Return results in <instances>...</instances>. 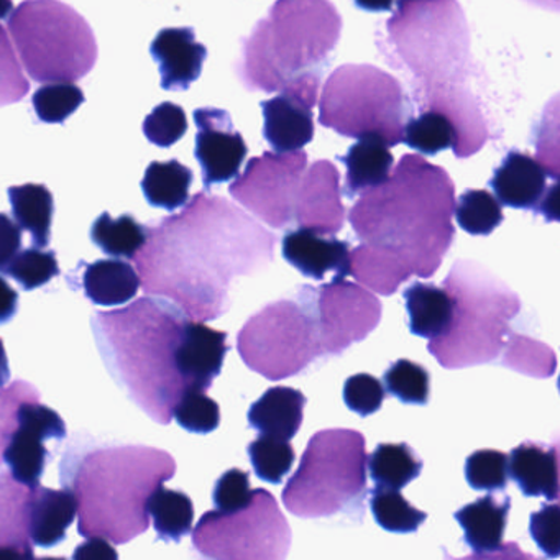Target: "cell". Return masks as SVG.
<instances>
[{
  "instance_id": "6da1fadb",
  "label": "cell",
  "mask_w": 560,
  "mask_h": 560,
  "mask_svg": "<svg viewBox=\"0 0 560 560\" xmlns=\"http://www.w3.org/2000/svg\"><path fill=\"white\" fill-rule=\"evenodd\" d=\"M275 244V234L237 206L201 191L178 214L150 225L133 260L145 294L205 323L228 313L232 278L260 273L273 261Z\"/></svg>"
},
{
  "instance_id": "7a4b0ae2",
  "label": "cell",
  "mask_w": 560,
  "mask_h": 560,
  "mask_svg": "<svg viewBox=\"0 0 560 560\" xmlns=\"http://www.w3.org/2000/svg\"><path fill=\"white\" fill-rule=\"evenodd\" d=\"M385 55L395 70L411 71L419 110H439L454 124V153L467 159L483 149L488 127L477 101L464 90L470 61V32L457 0H398L395 18L386 22Z\"/></svg>"
},
{
  "instance_id": "3957f363",
  "label": "cell",
  "mask_w": 560,
  "mask_h": 560,
  "mask_svg": "<svg viewBox=\"0 0 560 560\" xmlns=\"http://www.w3.org/2000/svg\"><path fill=\"white\" fill-rule=\"evenodd\" d=\"M454 209L448 173L405 155L383 185L362 192L349 221L362 244L392 252L416 277L432 278L454 242Z\"/></svg>"
},
{
  "instance_id": "277c9868",
  "label": "cell",
  "mask_w": 560,
  "mask_h": 560,
  "mask_svg": "<svg viewBox=\"0 0 560 560\" xmlns=\"http://www.w3.org/2000/svg\"><path fill=\"white\" fill-rule=\"evenodd\" d=\"M176 475L170 452L149 445L73 442L60 464L63 488L78 501V533L120 546L150 526L147 501Z\"/></svg>"
},
{
  "instance_id": "5b68a950",
  "label": "cell",
  "mask_w": 560,
  "mask_h": 560,
  "mask_svg": "<svg viewBox=\"0 0 560 560\" xmlns=\"http://www.w3.org/2000/svg\"><path fill=\"white\" fill-rule=\"evenodd\" d=\"M189 317L165 298L133 301L91 319L104 365L129 398L159 422L170 424L173 409L188 392L179 372V347Z\"/></svg>"
},
{
  "instance_id": "8992f818",
  "label": "cell",
  "mask_w": 560,
  "mask_h": 560,
  "mask_svg": "<svg viewBox=\"0 0 560 560\" xmlns=\"http://www.w3.org/2000/svg\"><path fill=\"white\" fill-rule=\"evenodd\" d=\"M342 18L329 0H277L242 40L237 77L248 91L290 94L314 107Z\"/></svg>"
},
{
  "instance_id": "52a82bcc",
  "label": "cell",
  "mask_w": 560,
  "mask_h": 560,
  "mask_svg": "<svg viewBox=\"0 0 560 560\" xmlns=\"http://www.w3.org/2000/svg\"><path fill=\"white\" fill-rule=\"evenodd\" d=\"M444 288L454 298V319L428 350L444 369L483 365L497 359L521 300L510 287L475 261L458 260Z\"/></svg>"
},
{
  "instance_id": "ba28073f",
  "label": "cell",
  "mask_w": 560,
  "mask_h": 560,
  "mask_svg": "<svg viewBox=\"0 0 560 560\" xmlns=\"http://www.w3.org/2000/svg\"><path fill=\"white\" fill-rule=\"evenodd\" d=\"M8 31L22 68L37 83H74L96 67L93 28L60 0H25L9 15Z\"/></svg>"
},
{
  "instance_id": "9c48e42d",
  "label": "cell",
  "mask_w": 560,
  "mask_h": 560,
  "mask_svg": "<svg viewBox=\"0 0 560 560\" xmlns=\"http://www.w3.org/2000/svg\"><path fill=\"white\" fill-rule=\"evenodd\" d=\"M365 438L353 429H326L307 442L281 498L294 516H334L359 504L366 491Z\"/></svg>"
},
{
  "instance_id": "30bf717a",
  "label": "cell",
  "mask_w": 560,
  "mask_h": 560,
  "mask_svg": "<svg viewBox=\"0 0 560 560\" xmlns=\"http://www.w3.org/2000/svg\"><path fill=\"white\" fill-rule=\"evenodd\" d=\"M411 103L396 78L372 65H343L327 78L319 122L339 136L378 133L388 147L402 142Z\"/></svg>"
},
{
  "instance_id": "8fae6325",
  "label": "cell",
  "mask_w": 560,
  "mask_h": 560,
  "mask_svg": "<svg viewBox=\"0 0 560 560\" xmlns=\"http://www.w3.org/2000/svg\"><path fill=\"white\" fill-rule=\"evenodd\" d=\"M316 290L304 287L300 303L280 300L254 314L242 327L237 349L248 369L271 382L304 372L324 355L314 310Z\"/></svg>"
},
{
  "instance_id": "7c38bea8",
  "label": "cell",
  "mask_w": 560,
  "mask_h": 560,
  "mask_svg": "<svg viewBox=\"0 0 560 560\" xmlns=\"http://www.w3.org/2000/svg\"><path fill=\"white\" fill-rule=\"evenodd\" d=\"M192 546L208 559H287L291 527L273 494L257 488L244 510L202 514L192 530Z\"/></svg>"
},
{
  "instance_id": "4fadbf2b",
  "label": "cell",
  "mask_w": 560,
  "mask_h": 560,
  "mask_svg": "<svg viewBox=\"0 0 560 560\" xmlns=\"http://www.w3.org/2000/svg\"><path fill=\"white\" fill-rule=\"evenodd\" d=\"M307 166L303 149L287 153L265 152L252 159L229 192L235 201L273 229L294 221L298 188Z\"/></svg>"
},
{
  "instance_id": "5bb4252c",
  "label": "cell",
  "mask_w": 560,
  "mask_h": 560,
  "mask_svg": "<svg viewBox=\"0 0 560 560\" xmlns=\"http://www.w3.org/2000/svg\"><path fill=\"white\" fill-rule=\"evenodd\" d=\"M314 310L324 352L330 355H340L352 343L362 342L382 320L378 298L337 275L317 288Z\"/></svg>"
},
{
  "instance_id": "9a60e30c",
  "label": "cell",
  "mask_w": 560,
  "mask_h": 560,
  "mask_svg": "<svg viewBox=\"0 0 560 560\" xmlns=\"http://www.w3.org/2000/svg\"><path fill=\"white\" fill-rule=\"evenodd\" d=\"M67 435V422L55 409L40 401L22 402L18 409V425L5 445L2 460L19 483L38 487L50 460L45 442L48 439L61 442Z\"/></svg>"
},
{
  "instance_id": "2e32d148",
  "label": "cell",
  "mask_w": 560,
  "mask_h": 560,
  "mask_svg": "<svg viewBox=\"0 0 560 560\" xmlns=\"http://www.w3.org/2000/svg\"><path fill=\"white\" fill-rule=\"evenodd\" d=\"M195 156L202 172L206 191L214 185L231 182L241 172L248 149L244 137L237 132L228 110L202 107L195 110Z\"/></svg>"
},
{
  "instance_id": "e0dca14e",
  "label": "cell",
  "mask_w": 560,
  "mask_h": 560,
  "mask_svg": "<svg viewBox=\"0 0 560 560\" xmlns=\"http://www.w3.org/2000/svg\"><path fill=\"white\" fill-rule=\"evenodd\" d=\"M346 215L339 170L327 160L313 163L298 188L294 221L300 228L336 235L342 231Z\"/></svg>"
},
{
  "instance_id": "ac0fdd59",
  "label": "cell",
  "mask_w": 560,
  "mask_h": 560,
  "mask_svg": "<svg viewBox=\"0 0 560 560\" xmlns=\"http://www.w3.org/2000/svg\"><path fill=\"white\" fill-rule=\"evenodd\" d=\"M150 55L159 65L163 90L186 91L201 77L208 48L196 42L192 28H165L150 45Z\"/></svg>"
},
{
  "instance_id": "d6986e66",
  "label": "cell",
  "mask_w": 560,
  "mask_h": 560,
  "mask_svg": "<svg viewBox=\"0 0 560 560\" xmlns=\"http://www.w3.org/2000/svg\"><path fill=\"white\" fill-rule=\"evenodd\" d=\"M281 245L284 260L304 277L324 280L329 271H336L337 277H349V244L334 235L300 228L288 232Z\"/></svg>"
},
{
  "instance_id": "ffe728a7",
  "label": "cell",
  "mask_w": 560,
  "mask_h": 560,
  "mask_svg": "<svg viewBox=\"0 0 560 560\" xmlns=\"http://www.w3.org/2000/svg\"><path fill=\"white\" fill-rule=\"evenodd\" d=\"M228 352V332L189 319L179 347V372L188 392H208L221 375Z\"/></svg>"
},
{
  "instance_id": "44dd1931",
  "label": "cell",
  "mask_w": 560,
  "mask_h": 560,
  "mask_svg": "<svg viewBox=\"0 0 560 560\" xmlns=\"http://www.w3.org/2000/svg\"><path fill=\"white\" fill-rule=\"evenodd\" d=\"M547 168L527 153L511 150L490 179L500 205L537 212L547 192Z\"/></svg>"
},
{
  "instance_id": "7402d4cb",
  "label": "cell",
  "mask_w": 560,
  "mask_h": 560,
  "mask_svg": "<svg viewBox=\"0 0 560 560\" xmlns=\"http://www.w3.org/2000/svg\"><path fill=\"white\" fill-rule=\"evenodd\" d=\"M31 501V487L0 471V559H34Z\"/></svg>"
},
{
  "instance_id": "603a6c76",
  "label": "cell",
  "mask_w": 560,
  "mask_h": 560,
  "mask_svg": "<svg viewBox=\"0 0 560 560\" xmlns=\"http://www.w3.org/2000/svg\"><path fill=\"white\" fill-rule=\"evenodd\" d=\"M264 137L277 153L294 152L314 139L313 107L298 97L280 94L260 104Z\"/></svg>"
},
{
  "instance_id": "cb8c5ba5",
  "label": "cell",
  "mask_w": 560,
  "mask_h": 560,
  "mask_svg": "<svg viewBox=\"0 0 560 560\" xmlns=\"http://www.w3.org/2000/svg\"><path fill=\"white\" fill-rule=\"evenodd\" d=\"M508 474L524 497H544L547 501L559 500V454L557 444L524 442L511 451Z\"/></svg>"
},
{
  "instance_id": "d4e9b609",
  "label": "cell",
  "mask_w": 560,
  "mask_h": 560,
  "mask_svg": "<svg viewBox=\"0 0 560 560\" xmlns=\"http://www.w3.org/2000/svg\"><path fill=\"white\" fill-rule=\"evenodd\" d=\"M511 498L498 501L493 494L478 498L474 503L465 504L454 514L465 533V542L478 557H493L503 549V534L506 529Z\"/></svg>"
},
{
  "instance_id": "484cf974",
  "label": "cell",
  "mask_w": 560,
  "mask_h": 560,
  "mask_svg": "<svg viewBox=\"0 0 560 560\" xmlns=\"http://www.w3.org/2000/svg\"><path fill=\"white\" fill-rule=\"evenodd\" d=\"M307 399L300 389L275 386L248 409V424L264 435L291 441L303 425Z\"/></svg>"
},
{
  "instance_id": "4316f807",
  "label": "cell",
  "mask_w": 560,
  "mask_h": 560,
  "mask_svg": "<svg viewBox=\"0 0 560 560\" xmlns=\"http://www.w3.org/2000/svg\"><path fill=\"white\" fill-rule=\"evenodd\" d=\"M78 513V501L73 491L51 490L47 487L32 488L31 539L35 546L50 549L67 539V529Z\"/></svg>"
},
{
  "instance_id": "83f0119b",
  "label": "cell",
  "mask_w": 560,
  "mask_h": 560,
  "mask_svg": "<svg viewBox=\"0 0 560 560\" xmlns=\"http://www.w3.org/2000/svg\"><path fill=\"white\" fill-rule=\"evenodd\" d=\"M78 267L83 268L78 283L96 306H122L137 296L142 284L136 268L119 258H106L94 264L81 261Z\"/></svg>"
},
{
  "instance_id": "f1b7e54d",
  "label": "cell",
  "mask_w": 560,
  "mask_h": 560,
  "mask_svg": "<svg viewBox=\"0 0 560 560\" xmlns=\"http://www.w3.org/2000/svg\"><path fill=\"white\" fill-rule=\"evenodd\" d=\"M337 160L347 168L342 195L349 199L355 198L366 189L383 185L395 163L388 143L378 133H365L360 137L359 142Z\"/></svg>"
},
{
  "instance_id": "f546056e",
  "label": "cell",
  "mask_w": 560,
  "mask_h": 560,
  "mask_svg": "<svg viewBox=\"0 0 560 560\" xmlns=\"http://www.w3.org/2000/svg\"><path fill=\"white\" fill-rule=\"evenodd\" d=\"M409 330L422 339L444 336L454 319V298L445 288L432 283H415L405 290Z\"/></svg>"
},
{
  "instance_id": "4dcf8cb0",
  "label": "cell",
  "mask_w": 560,
  "mask_h": 560,
  "mask_svg": "<svg viewBox=\"0 0 560 560\" xmlns=\"http://www.w3.org/2000/svg\"><path fill=\"white\" fill-rule=\"evenodd\" d=\"M349 261V275L383 296H392L399 284L412 277L411 270L396 255L369 244L353 248Z\"/></svg>"
},
{
  "instance_id": "1f68e13d",
  "label": "cell",
  "mask_w": 560,
  "mask_h": 560,
  "mask_svg": "<svg viewBox=\"0 0 560 560\" xmlns=\"http://www.w3.org/2000/svg\"><path fill=\"white\" fill-rule=\"evenodd\" d=\"M12 215L19 228L32 235L35 247L47 248L51 241L55 201L45 185L12 186L8 191Z\"/></svg>"
},
{
  "instance_id": "d6a6232c",
  "label": "cell",
  "mask_w": 560,
  "mask_h": 560,
  "mask_svg": "<svg viewBox=\"0 0 560 560\" xmlns=\"http://www.w3.org/2000/svg\"><path fill=\"white\" fill-rule=\"evenodd\" d=\"M192 172L178 160L152 162L142 179V191L153 208L175 212L189 201Z\"/></svg>"
},
{
  "instance_id": "836d02e7",
  "label": "cell",
  "mask_w": 560,
  "mask_h": 560,
  "mask_svg": "<svg viewBox=\"0 0 560 560\" xmlns=\"http://www.w3.org/2000/svg\"><path fill=\"white\" fill-rule=\"evenodd\" d=\"M147 510L152 516L159 539L165 542H179L191 533L195 504L183 491L172 490L162 485L150 494Z\"/></svg>"
},
{
  "instance_id": "e575fe53",
  "label": "cell",
  "mask_w": 560,
  "mask_h": 560,
  "mask_svg": "<svg viewBox=\"0 0 560 560\" xmlns=\"http://www.w3.org/2000/svg\"><path fill=\"white\" fill-rule=\"evenodd\" d=\"M370 477L375 487L401 490L421 475L424 462L408 444H380L370 455Z\"/></svg>"
},
{
  "instance_id": "d590c367",
  "label": "cell",
  "mask_w": 560,
  "mask_h": 560,
  "mask_svg": "<svg viewBox=\"0 0 560 560\" xmlns=\"http://www.w3.org/2000/svg\"><path fill=\"white\" fill-rule=\"evenodd\" d=\"M147 234H149V228L140 224L130 214L113 219L109 212H103L91 225L93 244L114 258L133 260L137 252L145 244Z\"/></svg>"
},
{
  "instance_id": "8d00e7d4",
  "label": "cell",
  "mask_w": 560,
  "mask_h": 560,
  "mask_svg": "<svg viewBox=\"0 0 560 560\" xmlns=\"http://www.w3.org/2000/svg\"><path fill=\"white\" fill-rule=\"evenodd\" d=\"M402 142L416 152L435 155L444 150L455 149L457 132L445 114L422 110L416 119H409L406 124Z\"/></svg>"
},
{
  "instance_id": "74e56055",
  "label": "cell",
  "mask_w": 560,
  "mask_h": 560,
  "mask_svg": "<svg viewBox=\"0 0 560 560\" xmlns=\"http://www.w3.org/2000/svg\"><path fill=\"white\" fill-rule=\"evenodd\" d=\"M373 517L376 523L395 534L416 533L428 520V513L412 506L398 490L375 487L370 498Z\"/></svg>"
},
{
  "instance_id": "f35d334b",
  "label": "cell",
  "mask_w": 560,
  "mask_h": 560,
  "mask_svg": "<svg viewBox=\"0 0 560 560\" xmlns=\"http://www.w3.org/2000/svg\"><path fill=\"white\" fill-rule=\"evenodd\" d=\"M460 229L470 235H490L503 222L500 202L485 189H468L458 198L454 209Z\"/></svg>"
},
{
  "instance_id": "ab89813d",
  "label": "cell",
  "mask_w": 560,
  "mask_h": 560,
  "mask_svg": "<svg viewBox=\"0 0 560 560\" xmlns=\"http://www.w3.org/2000/svg\"><path fill=\"white\" fill-rule=\"evenodd\" d=\"M247 451L255 475L267 483L280 485L296 460L290 441H281L271 435H258Z\"/></svg>"
},
{
  "instance_id": "60d3db41",
  "label": "cell",
  "mask_w": 560,
  "mask_h": 560,
  "mask_svg": "<svg viewBox=\"0 0 560 560\" xmlns=\"http://www.w3.org/2000/svg\"><path fill=\"white\" fill-rule=\"evenodd\" d=\"M83 90L70 81L45 83L32 97L38 120L45 124H65L84 104Z\"/></svg>"
},
{
  "instance_id": "b9f144b4",
  "label": "cell",
  "mask_w": 560,
  "mask_h": 560,
  "mask_svg": "<svg viewBox=\"0 0 560 560\" xmlns=\"http://www.w3.org/2000/svg\"><path fill=\"white\" fill-rule=\"evenodd\" d=\"M60 273L57 252L40 247L19 250L4 271L5 277L14 278L25 291L45 287L55 277H60Z\"/></svg>"
},
{
  "instance_id": "7bdbcfd3",
  "label": "cell",
  "mask_w": 560,
  "mask_h": 560,
  "mask_svg": "<svg viewBox=\"0 0 560 560\" xmlns=\"http://www.w3.org/2000/svg\"><path fill=\"white\" fill-rule=\"evenodd\" d=\"M383 380H385L386 392L405 405H428L431 378L424 366L419 363L406 359L398 360L386 370Z\"/></svg>"
},
{
  "instance_id": "ee69618b",
  "label": "cell",
  "mask_w": 560,
  "mask_h": 560,
  "mask_svg": "<svg viewBox=\"0 0 560 560\" xmlns=\"http://www.w3.org/2000/svg\"><path fill=\"white\" fill-rule=\"evenodd\" d=\"M173 418L183 429L192 434H209L221 424V408L208 392H186L173 409Z\"/></svg>"
},
{
  "instance_id": "f6af8a7d",
  "label": "cell",
  "mask_w": 560,
  "mask_h": 560,
  "mask_svg": "<svg viewBox=\"0 0 560 560\" xmlns=\"http://www.w3.org/2000/svg\"><path fill=\"white\" fill-rule=\"evenodd\" d=\"M508 477V455L504 452L481 448L465 460V478L474 490H504Z\"/></svg>"
},
{
  "instance_id": "bcb514c9",
  "label": "cell",
  "mask_w": 560,
  "mask_h": 560,
  "mask_svg": "<svg viewBox=\"0 0 560 560\" xmlns=\"http://www.w3.org/2000/svg\"><path fill=\"white\" fill-rule=\"evenodd\" d=\"M31 93V81L15 54L5 28L0 25V107L21 103Z\"/></svg>"
},
{
  "instance_id": "7dc6e473",
  "label": "cell",
  "mask_w": 560,
  "mask_h": 560,
  "mask_svg": "<svg viewBox=\"0 0 560 560\" xmlns=\"http://www.w3.org/2000/svg\"><path fill=\"white\" fill-rule=\"evenodd\" d=\"M188 130L186 113L178 104L163 103L143 120V136L160 149H170L185 137Z\"/></svg>"
},
{
  "instance_id": "c3c4849f",
  "label": "cell",
  "mask_w": 560,
  "mask_h": 560,
  "mask_svg": "<svg viewBox=\"0 0 560 560\" xmlns=\"http://www.w3.org/2000/svg\"><path fill=\"white\" fill-rule=\"evenodd\" d=\"M42 395L37 386L18 380L9 386L0 388V464L5 445L18 425V409L25 401H40Z\"/></svg>"
},
{
  "instance_id": "681fc988",
  "label": "cell",
  "mask_w": 560,
  "mask_h": 560,
  "mask_svg": "<svg viewBox=\"0 0 560 560\" xmlns=\"http://www.w3.org/2000/svg\"><path fill=\"white\" fill-rule=\"evenodd\" d=\"M254 491L250 488V475L241 468H231L215 481L212 500L215 510L222 513H235L244 510L254 500Z\"/></svg>"
},
{
  "instance_id": "f907efd6",
  "label": "cell",
  "mask_w": 560,
  "mask_h": 560,
  "mask_svg": "<svg viewBox=\"0 0 560 560\" xmlns=\"http://www.w3.org/2000/svg\"><path fill=\"white\" fill-rule=\"evenodd\" d=\"M343 401L350 411L365 418L382 408V402L385 401V388L375 376L359 373L350 376L343 385Z\"/></svg>"
},
{
  "instance_id": "816d5d0a",
  "label": "cell",
  "mask_w": 560,
  "mask_h": 560,
  "mask_svg": "<svg viewBox=\"0 0 560 560\" xmlns=\"http://www.w3.org/2000/svg\"><path fill=\"white\" fill-rule=\"evenodd\" d=\"M559 523L560 506L556 501L552 504L544 503L537 513L530 514V537L550 559H556L560 553Z\"/></svg>"
},
{
  "instance_id": "f5cc1de1",
  "label": "cell",
  "mask_w": 560,
  "mask_h": 560,
  "mask_svg": "<svg viewBox=\"0 0 560 560\" xmlns=\"http://www.w3.org/2000/svg\"><path fill=\"white\" fill-rule=\"evenodd\" d=\"M21 245L22 229L8 214L0 212V273L4 275L12 258L21 250Z\"/></svg>"
},
{
  "instance_id": "db71d44e",
  "label": "cell",
  "mask_w": 560,
  "mask_h": 560,
  "mask_svg": "<svg viewBox=\"0 0 560 560\" xmlns=\"http://www.w3.org/2000/svg\"><path fill=\"white\" fill-rule=\"evenodd\" d=\"M119 553L104 537H88L86 542L80 544L74 550L73 559H117Z\"/></svg>"
},
{
  "instance_id": "11a10c76",
  "label": "cell",
  "mask_w": 560,
  "mask_h": 560,
  "mask_svg": "<svg viewBox=\"0 0 560 560\" xmlns=\"http://www.w3.org/2000/svg\"><path fill=\"white\" fill-rule=\"evenodd\" d=\"M19 311V293L0 277V324H8Z\"/></svg>"
},
{
  "instance_id": "9f6ffc18",
  "label": "cell",
  "mask_w": 560,
  "mask_h": 560,
  "mask_svg": "<svg viewBox=\"0 0 560 560\" xmlns=\"http://www.w3.org/2000/svg\"><path fill=\"white\" fill-rule=\"evenodd\" d=\"M353 4L366 12H389L395 0H353Z\"/></svg>"
},
{
  "instance_id": "6f0895ef",
  "label": "cell",
  "mask_w": 560,
  "mask_h": 560,
  "mask_svg": "<svg viewBox=\"0 0 560 560\" xmlns=\"http://www.w3.org/2000/svg\"><path fill=\"white\" fill-rule=\"evenodd\" d=\"M11 382V366H9V357L5 352L4 342L0 339V388L8 386Z\"/></svg>"
},
{
  "instance_id": "680465c9",
  "label": "cell",
  "mask_w": 560,
  "mask_h": 560,
  "mask_svg": "<svg viewBox=\"0 0 560 560\" xmlns=\"http://www.w3.org/2000/svg\"><path fill=\"white\" fill-rule=\"evenodd\" d=\"M529 4L537 5V8L550 9V11H559V0H526Z\"/></svg>"
},
{
  "instance_id": "91938a15",
  "label": "cell",
  "mask_w": 560,
  "mask_h": 560,
  "mask_svg": "<svg viewBox=\"0 0 560 560\" xmlns=\"http://www.w3.org/2000/svg\"><path fill=\"white\" fill-rule=\"evenodd\" d=\"M12 11H14L12 0H0V22L5 21Z\"/></svg>"
}]
</instances>
